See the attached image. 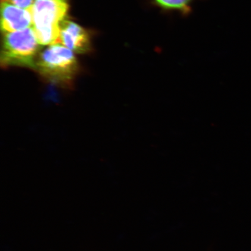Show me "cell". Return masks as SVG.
<instances>
[{
    "instance_id": "cell-7",
    "label": "cell",
    "mask_w": 251,
    "mask_h": 251,
    "mask_svg": "<svg viewBox=\"0 0 251 251\" xmlns=\"http://www.w3.org/2000/svg\"><path fill=\"white\" fill-rule=\"evenodd\" d=\"M4 1L22 9H30L32 8L36 0H4Z\"/></svg>"
},
{
    "instance_id": "cell-4",
    "label": "cell",
    "mask_w": 251,
    "mask_h": 251,
    "mask_svg": "<svg viewBox=\"0 0 251 251\" xmlns=\"http://www.w3.org/2000/svg\"><path fill=\"white\" fill-rule=\"evenodd\" d=\"M77 53L84 54L90 49L89 33L80 25L70 20H65L60 25L59 44Z\"/></svg>"
},
{
    "instance_id": "cell-3",
    "label": "cell",
    "mask_w": 251,
    "mask_h": 251,
    "mask_svg": "<svg viewBox=\"0 0 251 251\" xmlns=\"http://www.w3.org/2000/svg\"><path fill=\"white\" fill-rule=\"evenodd\" d=\"M68 8L67 2L60 0H36L31 11L32 27L40 45L59 44L60 25Z\"/></svg>"
},
{
    "instance_id": "cell-2",
    "label": "cell",
    "mask_w": 251,
    "mask_h": 251,
    "mask_svg": "<svg viewBox=\"0 0 251 251\" xmlns=\"http://www.w3.org/2000/svg\"><path fill=\"white\" fill-rule=\"evenodd\" d=\"M3 34L0 56L2 67H20L34 70L42 45L33 27Z\"/></svg>"
},
{
    "instance_id": "cell-1",
    "label": "cell",
    "mask_w": 251,
    "mask_h": 251,
    "mask_svg": "<svg viewBox=\"0 0 251 251\" xmlns=\"http://www.w3.org/2000/svg\"><path fill=\"white\" fill-rule=\"evenodd\" d=\"M34 70L47 82L70 89L79 67L74 52L58 43L40 51Z\"/></svg>"
},
{
    "instance_id": "cell-5",
    "label": "cell",
    "mask_w": 251,
    "mask_h": 251,
    "mask_svg": "<svg viewBox=\"0 0 251 251\" xmlns=\"http://www.w3.org/2000/svg\"><path fill=\"white\" fill-rule=\"evenodd\" d=\"M33 26L31 9H22L7 1L1 5V26L3 33L15 32Z\"/></svg>"
},
{
    "instance_id": "cell-6",
    "label": "cell",
    "mask_w": 251,
    "mask_h": 251,
    "mask_svg": "<svg viewBox=\"0 0 251 251\" xmlns=\"http://www.w3.org/2000/svg\"><path fill=\"white\" fill-rule=\"evenodd\" d=\"M199 0H149V4L165 14H177L187 17L193 12V5Z\"/></svg>"
},
{
    "instance_id": "cell-8",
    "label": "cell",
    "mask_w": 251,
    "mask_h": 251,
    "mask_svg": "<svg viewBox=\"0 0 251 251\" xmlns=\"http://www.w3.org/2000/svg\"><path fill=\"white\" fill-rule=\"evenodd\" d=\"M60 1H66L67 0H60Z\"/></svg>"
}]
</instances>
